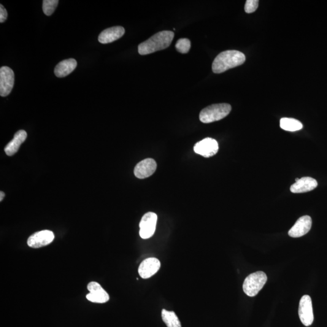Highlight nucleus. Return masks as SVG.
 Here are the masks:
<instances>
[{
    "label": "nucleus",
    "instance_id": "obj_1",
    "mask_svg": "<svg viewBox=\"0 0 327 327\" xmlns=\"http://www.w3.org/2000/svg\"><path fill=\"white\" fill-rule=\"evenodd\" d=\"M174 37V32H159L146 41L140 43L139 46V52L140 55H145L165 49L171 45Z\"/></svg>",
    "mask_w": 327,
    "mask_h": 327
},
{
    "label": "nucleus",
    "instance_id": "obj_2",
    "mask_svg": "<svg viewBox=\"0 0 327 327\" xmlns=\"http://www.w3.org/2000/svg\"><path fill=\"white\" fill-rule=\"evenodd\" d=\"M245 56L237 50H227L216 56L212 64L213 72L221 74L244 63Z\"/></svg>",
    "mask_w": 327,
    "mask_h": 327
},
{
    "label": "nucleus",
    "instance_id": "obj_3",
    "mask_svg": "<svg viewBox=\"0 0 327 327\" xmlns=\"http://www.w3.org/2000/svg\"><path fill=\"white\" fill-rule=\"evenodd\" d=\"M232 107L229 104L222 103L210 105L201 110L199 120L203 123H210L220 121L231 112Z\"/></svg>",
    "mask_w": 327,
    "mask_h": 327
},
{
    "label": "nucleus",
    "instance_id": "obj_4",
    "mask_svg": "<svg viewBox=\"0 0 327 327\" xmlns=\"http://www.w3.org/2000/svg\"><path fill=\"white\" fill-rule=\"evenodd\" d=\"M267 277L264 272L259 271L248 275L243 283V290L247 296L254 297L258 294L267 282Z\"/></svg>",
    "mask_w": 327,
    "mask_h": 327
},
{
    "label": "nucleus",
    "instance_id": "obj_5",
    "mask_svg": "<svg viewBox=\"0 0 327 327\" xmlns=\"http://www.w3.org/2000/svg\"><path fill=\"white\" fill-rule=\"evenodd\" d=\"M158 216L156 213L148 212L142 216L140 223V235L142 239H147L155 234Z\"/></svg>",
    "mask_w": 327,
    "mask_h": 327
},
{
    "label": "nucleus",
    "instance_id": "obj_6",
    "mask_svg": "<svg viewBox=\"0 0 327 327\" xmlns=\"http://www.w3.org/2000/svg\"><path fill=\"white\" fill-rule=\"evenodd\" d=\"M300 320L303 325L309 327L314 321L312 298L309 295H304L299 302L298 310Z\"/></svg>",
    "mask_w": 327,
    "mask_h": 327
},
{
    "label": "nucleus",
    "instance_id": "obj_7",
    "mask_svg": "<svg viewBox=\"0 0 327 327\" xmlns=\"http://www.w3.org/2000/svg\"><path fill=\"white\" fill-rule=\"evenodd\" d=\"M14 81L13 70L7 66L1 67L0 69V95H9L14 85Z\"/></svg>",
    "mask_w": 327,
    "mask_h": 327
},
{
    "label": "nucleus",
    "instance_id": "obj_8",
    "mask_svg": "<svg viewBox=\"0 0 327 327\" xmlns=\"http://www.w3.org/2000/svg\"><path fill=\"white\" fill-rule=\"evenodd\" d=\"M218 142L213 139L207 138L197 142L194 146V151L205 158L212 157L218 152Z\"/></svg>",
    "mask_w": 327,
    "mask_h": 327
},
{
    "label": "nucleus",
    "instance_id": "obj_9",
    "mask_svg": "<svg viewBox=\"0 0 327 327\" xmlns=\"http://www.w3.org/2000/svg\"><path fill=\"white\" fill-rule=\"evenodd\" d=\"M54 238L55 235L53 232L45 230L32 234L28 240V245L31 248H41L50 244L53 242Z\"/></svg>",
    "mask_w": 327,
    "mask_h": 327
},
{
    "label": "nucleus",
    "instance_id": "obj_10",
    "mask_svg": "<svg viewBox=\"0 0 327 327\" xmlns=\"http://www.w3.org/2000/svg\"><path fill=\"white\" fill-rule=\"evenodd\" d=\"M88 289L89 293L86 296V298L89 301L99 304H103L109 301L110 299L109 294L98 282H91L89 283L88 285Z\"/></svg>",
    "mask_w": 327,
    "mask_h": 327
},
{
    "label": "nucleus",
    "instance_id": "obj_11",
    "mask_svg": "<svg viewBox=\"0 0 327 327\" xmlns=\"http://www.w3.org/2000/svg\"><path fill=\"white\" fill-rule=\"evenodd\" d=\"M157 164L152 158H147L138 163L134 169V174L139 179H144L152 176L156 171Z\"/></svg>",
    "mask_w": 327,
    "mask_h": 327
},
{
    "label": "nucleus",
    "instance_id": "obj_12",
    "mask_svg": "<svg viewBox=\"0 0 327 327\" xmlns=\"http://www.w3.org/2000/svg\"><path fill=\"white\" fill-rule=\"evenodd\" d=\"M160 261L157 258H147L143 261L140 265L139 275L142 279H148L155 275L160 269Z\"/></svg>",
    "mask_w": 327,
    "mask_h": 327
},
{
    "label": "nucleus",
    "instance_id": "obj_13",
    "mask_svg": "<svg viewBox=\"0 0 327 327\" xmlns=\"http://www.w3.org/2000/svg\"><path fill=\"white\" fill-rule=\"evenodd\" d=\"M312 220L309 216H303L298 221L288 232V235L292 237H299L308 234L312 228Z\"/></svg>",
    "mask_w": 327,
    "mask_h": 327
},
{
    "label": "nucleus",
    "instance_id": "obj_14",
    "mask_svg": "<svg viewBox=\"0 0 327 327\" xmlns=\"http://www.w3.org/2000/svg\"><path fill=\"white\" fill-rule=\"evenodd\" d=\"M125 34V29L121 26H115L105 29L98 37V41L102 44H108L116 41Z\"/></svg>",
    "mask_w": 327,
    "mask_h": 327
},
{
    "label": "nucleus",
    "instance_id": "obj_15",
    "mask_svg": "<svg viewBox=\"0 0 327 327\" xmlns=\"http://www.w3.org/2000/svg\"><path fill=\"white\" fill-rule=\"evenodd\" d=\"M317 186V181L313 178L303 177L291 186L290 191L293 193H305L314 190Z\"/></svg>",
    "mask_w": 327,
    "mask_h": 327
},
{
    "label": "nucleus",
    "instance_id": "obj_16",
    "mask_svg": "<svg viewBox=\"0 0 327 327\" xmlns=\"http://www.w3.org/2000/svg\"><path fill=\"white\" fill-rule=\"evenodd\" d=\"M28 134L24 130H20L16 133L13 140L8 143L4 148L5 152L8 156H12L18 152L19 148L27 139Z\"/></svg>",
    "mask_w": 327,
    "mask_h": 327
},
{
    "label": "nucleus",
    "instance_id": "obj_17",
    "mask_svg": "<svg viewBox=\"0 0 327 327\" xmlns=\"http://www.w3.org/2000/svg\"><path fill=\"white\" fill-rule=\"evenodd\" d=\"M77 66V62L75 59H65L56 65L54 72L56 77L63 78L71 74Z\"/></svg>",
    "mask_w": 327,
    "mask_h": 327
},
{
    "label": "nucleus",
    "instance_id": "obj_18",
    "mask_svg": "<svg viewBox=\"0 0 327 327\" xmlns=\"http://www.w3.org/2000/svg\"><path fill=\"white\" fill-rule=\"evenodd\" d=\"M280 127L283 130L289 132H295L303 128L299 121L294 118H283L280 120Z\"/></svg>",
    "mask_w": 327,
    "mask_h": 327
},
{
    "label": "nucleus",
    "instance_id": "obj_19",
    "mask_svg": "<svg viewBox=\"0 0 327 327\" xmlns=\"http://www.w3.org/2000/svg\"><path fill=\"white\" fill-rule=\"evenodd\" d=\"M162 319L167 327H181V322L174 312L162 310Z\"/></svg>",
    "mask_w": 327,
    "mask_h": 327
},
{
    "label": "nucleus",
    "instance_id": "obj_20",
    "mask_svg": "<svg viewBox=\"0 0 327 327\" xmlns=\"http://www.w3.org/2000/svg\"><path fill=\"white\" fill-rule=\"evenodd\" d=\"M58 2V0H44L43 1V12L46 15L50 16L55 11Z\"/></svg>",
    "mask_w": 327,
    "mask_h": 327
},
{
    "label": "nucleus",
    "instance_id": "obj_21",
    "mask_svg": "<svg viewBox=\"0 0 327 327\" xmlns=\"http://www.w3.org/2000/svg\"><path fill=\"white\" fill-rule=\"evenodd\" d=\"M178 52L182 53H187L190 50L191 43L187 39H181L178 40L175 46Z\"/></svg>",
    "mask_w": 327,
    "mask_h": 327
},
{
    "label": "nucleus",
    "instance_id": "obj_22",
    "mask_svg": "<svg viewBox=\"0 0 327 327\" xmlns=\"http://www.w3.org/2000/svg\"><path fill=\"white\" fill-rule=\"evenodd\" d=\"M259 5L258 0H247L245 4V11L251 13L256 11Z\"/></svg>",
    "mask_w": 327,
    "mask_h": 327
},
{
    "label": "nucleus",
    "instance_id": "obj_23",
    "mask_svg": "<svg viewBox=\"0 0 327 327\" xmlns=\"http://www.w3.org/2000/svg\"><path fill=\"white\" fill-rule=\"evenodd\" d=\"M7 12L2 4L0 5V23H4L7 18Z\"/></svg>",
    "mask_w": 327,
    "mask_h": 327
},
{
    "label": "nucleus",
    "instance_id": "obj_24",
    "mask_svg": "<svg viewBox=\"0 0 327 327\" xmlns=\"http://www.w3.org/2000/svg\"><path fill=\"white\" fill-rule=\"evenodd\" d=\"M0 194H1V196H0V197H1V198H0V201H2V200L3 199V198H4L5 194H4V193L3 192V191H1V193H0Z\"/></svg>",
    "mask_w": 327,
    "mask_h": 327
}]
</instances>
